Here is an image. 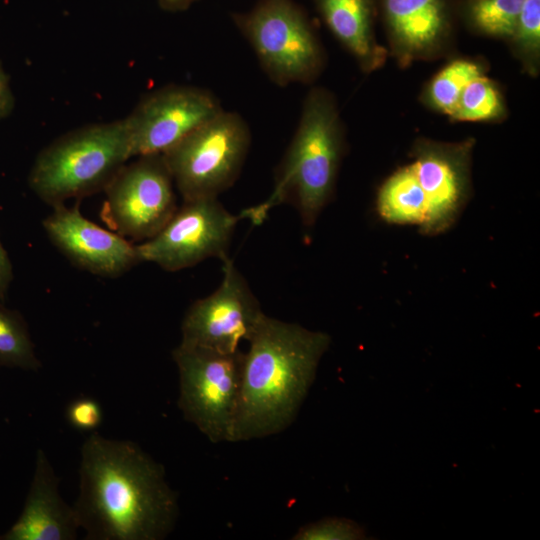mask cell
<instances>
[{
  "mask_svg": "<svg viewBox=\"0 0 540 540\" xmlns=\"http://www.w3.org/2000/svg\"><path fill=\"white\" fill-rule=\"evenodd\" d=\"M79 480L73 507L86 540H160L174 528L177 495L164 467L136 443L92 433Z\"/></svg>",
  "mask_w": 540,
  "mask_h": 540,
  "instance_id": "6da1fadb",
  "label": "cell"
},
{
  "mask_svg": "<svg viewBox=\"0 0 540 540\" xmlns=\"http://www.w3.org/2000/svg\"><path fill=\"white\" fill-rule=\"evenodd\" d=\"M248 343L233 442L277 434L294 421L330 337L265 315Z\"/></svg>",
  "mask_w": 540,
  "mask_h": 540,
  "instance_id": "7a4b0ae2",
  "label": "cell"
},
{
  "mask_svg": "<svg viewBox=\"0 0 540 540\" xmlns=\"http://www.w3.org/2000/svg\"><path fill=\"white\" fill-rule=\"evenodd\" d=\"M344 151V131L331 92L313 87L306 95L295 134L278 167L270 196L245 209L242 218L259 223L281 203L293 205L311 227L332 198Z\"/></svg>",
  "mask_w": 540,
  "mask_h": 540,
  "instance_id": "3957f363",
  "label": "cell"
},
{
  "mask_svg": "<svg viewBox=\"0 0 540 540\" xmlns=\"http://www.w3.org/2000/svg\"><path fill=\"white\" fill-rule=\"evenodd\" d=\"M132 158L125 119L69 132L36 157L28 185L51 207L104 191Z\"/></svg>",
  "mask_w": 540,
  "mask_h": 540,
  "instance_id": "277c9868",
  "label": "cell"
},
{
  "mask_svg": "<svg viewBox=\"0 0 540 540\" xmlns=\"http://www.w3.org/2000/svg\"><path fill=\"white\" fill-rule=\"evenodd\" d=\"M233 21L276 85L310 84L322 72L323 48L294 0H259L250 11L233 14Z\"/></svg>",
  "mask_w": 540,
  "mask_h": 540,
  "instance_id": "5b68a950",
  "label": "cell"
},
{
  "mask_svg": "<svg viewBox=\"0 0 540 540\" xmlns=\"http://www.w3.org/2000/svg\"><path fill=\"white\" fill-rule=\"evenodd\" d=\"M250 144L243 117L223 109L162 156L183 200L217 198L238 178Z\"/></svg>",
  "mask_w": 540,
  "mask_h": 540,
  "instance_id": "8992f818",
  "label": "cell"
},
{
  "mask_svg": "<svg viewBox=\"0 0 540 540\" xmlns=\"http://www.w3.org/2000/svg\"><path fill=\"white\" fill-rule=\"evenodd\" d=\"M243 356L240 350L222 353L182 342L172 351L179 409L212 443L233 442Z\"/></svg>",
  "mask_w": 540,
  "mask_h": 540,
  "instance_id": "52a82bcc",
  "label": "cell"
},
{
  "mask_svg": "<svg viewBox=\"0 0 540 540\" xmlns=\"http://www.w3.org/2000/svg\"><path fill=\"white\" fill-rule=\"evenodd\" d=\"M174 182L162 154L126 163L104 190L102 219L128 240H147L177 210Z\"/></svg>",
  "mask_w": 540,
  "mask_h": 540,
  "instance_id": "ba28073f",
  "label": "cell"
},
{
  "mask_svg": "<svg viewBox=\"0 0 540 540\" xmlns=\"http://www.w3.org/2000/svg\"><path fill=\"white\" fill-rule=\"evenodd\" d=\"M240 219L217 198L183 200L159 232L136 245L140 261L175 272L210 257L223 260Z\"/></svg>",
  "mask_w": 540,
  "mask_h": 540,
  "instance_id": "9c48e42d",
  "label": "cell"
},
{
  "mask_svg": "<svg viewBox=\"0 0 540 540\" xmlns=\"http://www.w3.org/2000/svg\"><path fill=\"white\" fill-rule=\"evenodd\" d=\"M222 261L219 287L186 311L181 342L234 353L242 341L250 340L265 314L233 261L229 257Z\"/></svg>",
  "mask_w": 540,
  "mask_h": 540,
  "instance_id": "30bf717a",
  "label": "cell"
},
{
  "mask_svg": "<svg viewBox=\"0 0 540 540\" xmlns=\"http://www.w3.org/2000/svg\"><path fill=\"white\" fill-rule=\"evenodd\" d=\"M221 110L219 99L199 87L169 85L155 90L124 118L132 158L165 153Z\"/></svg>",
  "mask_w": 540,
  "mask_h": 540,
  "instance_id": "8fae6325",
  "label": "cell"
},
{
  "mask_svg": "<svg viewBox=\"0 0 540 540\" xmlns=\"http://www.w3.org/2000/svg\"><path fill=\"white\" fill-rule=\"evenodd\" d=\"M473 139L456 143L417 140L412 162L427 200V218L420 228L436 235L448 230L465 206L471 191Z\"/></svg>",
  "mask_w": 540,
  "mask_h": 540,
  "instance_id": "7c38bea8",
  "label": "cell"
},
{
  "mask_svg": "<svg viewBox=\"0 0 540 540\" xmlns=\"http://www.w3.org/2000/svg\"><path fill=\"white\" fill-rule=\"evenodd\" d=\"M391 53L402 67L451 50L460 0H376Z\"/></svg>",
  "mask_w": 540,
  "mask_h": 540,
  "instance_id": "4fadbf2b",
  "label": "cell"
},
{
  "mask_svg": "<svg viewBox=\"0 0 540 540\" xmlns=\"http://www.w3.org/2000/svg\"><path fill=\"white\" fill-rule=\"evenodd\" d=\"M42 225L53 245L72 264L91 274L116 278L141 263L136 245L84 217L79 204L53 206Z\"/></svg>",
  "mask_w": 540,
  "mask_h": 540,
  "instance_id": "5bb4252c",
  "label": "cell"
},
{
  "mask_svg": "<svg viewBox=\"0 0 540 540\" xmlns=\"http://www.w3.org/2000/svg\"><path fill=\"white\" fill-rule=\"evenodd\" d=\"M59 478L45 452L37 451L33 479L23 510L0 540H73L80 529L73 506L58 490Z\"/></svg>",
  "mask_w": 540,
  "mask_h": 540,
  "instance_id": "9a60e30c",
  "label": "cell"
},
{
  "mask_svg": "<svg viewBox=\"0 0 540 540\" xmlns=\"http://www.w3.org/2000/svg\"><path fill=\"white\" fill-rule=\"evenodd\" d=\"M314 3L328 29L361 70L369 73L384 64L387 51L374 33L376 0H314Z\"/></svg>",
  "mask_w": 540,
  "mask_h": 540,
  "instance_id": "2e32d148",
  "label": "cell"
},
{
  "mask_svg": "<svg viewBox=\"0 0 540 540\" xmlns=\"http://www.w3.org/2000/svg\"><path fill=\"white\" fill-rule=\"evenodd\" d=\"M376 209L388 223L423 226L427 200L412 163L399 167L383 182L377 192Z\"/></svg>",
  "mask_w": 540,
  "mask_h": 540,
  "instance_id": "e0dca14e",
  "label": "cell"
},
{
  "mask_svg": "<svg viewBox=\"0 0 540 540\" xmlns=\"http://www.w3.org/2000/svg\"><path fill=\"white\" fill-rule=\"evenodd\" d=\"M482 74L485 69L478 61L455 58L432 77L424 90L423 101L431 109L452 118L465 86Z\"/></svg>",
  "mask_w": 540,
  "mask_h": 540,
  "instance_id": "ac0fdd59",
  "label": "cell"
},
{
  "mask_svg": "<svg viewBox=\"0 0 540 540\" xmlns=\"http://www.w3.org/2000/svg\"><path fill=\"white\" fill-rule=\"evenodd\" d=\"M0 366L26 371L41 367L25 319L20 312L6 307L1 299Z\"/></svg>",
  "mask_w": 540,
  "mask_h": 540,
  "instance_id": "d6986e66",
  "label": "cell"
},
{
  "mask_svg": "<svg viewBox=\"0 0 540 540\" xmlns=\"http://www.w3.org/2000/svg\"><path fill=\"white\" fill-rule=\"evenodd\" d=\"M525 0H463L462 11L479 33L509 40Z\"/></svg>",
  "mask_w": 540,
  "mask_h": 540,
  "instance_id": "ffe728a7",
  "label": "cell"
},
{
  "mask_svg": "<svg viewBox=\"0 0 540 540\" xmlns=\"http://www.w3.org/2000/svg\"><path fill=\"white\" fill-rule=\"evenodd\" d=\"M505 113V102L496 83L482 74L465 86L451 119L491 122L503 118Z\"/></svg>",
  "mask_w": 540,
  "mask_h": 540,
  "instance_id": "44dd1931",
  "label": "cell"
},
{
  "mask_svg": "<svg viewBox=\"0 0 540 540\" xmlns=\"http://www.w3.org/2000/svg\"><path fill=\"white\" fill-rule=\"evenodd\" d=\"M508 41L526 72L536 76L540 63V0H525Z\"/></svg>",
  "mask_w": 540,
  "mask_h": 540,
  "instance_id": "7402d4cb",
  "label": "cell"
},
{
  "mask_svg": "<svg viewBox=\"0 0 540 540\" xmlns=\"http://www.w3.org/2000/svg\"><path fill=\"white\" fill-rule=\"evenodd\" d=\"M365 530L356 522L329 517L308 523L294 534L295 540H356L365 539Z\"/></svg>",
  "mask_w": 540,
  "mask_h": 540,
  "instance_id": "603a6c76",
  "label": "cell"
},
{
  "mask_svg": "<svg viewBox=\"0 0 540 540\" xmlns=\"http://www.w3.org/2000/svg\"><path fill=\"white\" fill-rule=\"evenodd\" d=\"M66 419L77 430L94 431L102 423V408L95 399L80 397L68 405Z\"/></svg>",
  "mask_w": 540,
  "mask_h": 540,
  "instance_id": "cb8c5ba5",
  "label": "cell"
},
{
  "mask_svg": "<svg viewBox=\"0 0 540 540\" xmlns=\"http://www.w3.org/2000/svg\"><path fill=\"white\" fill-rule=\"evenodd\" d=\"M13 265L9 255L0 241V299L5 301L12 283Z\"/></svg>",
  "mask_w": 540,
  "mask_h": 540,
  "instance_id": "d4e9b609",
  "label": "cell"
},
{
  "mask_svg": "<svg viewBox=\"0 0 540 540\" xmlns=\"http://www.w3.org/2000/svg\"><path fill=\"white\" fill-rule=\"evenodd\" d=\"M14 107V98L8 78L0 66V120L7 117Z\"/></svg>",
  "mask_w": 540,
  "mask_h": 540,
  "instance_id": "484cf974",
  "label": "cell"
},
{
  "mask_svg": "<svg viewBox=\"0 0 540 540\" xmlns=\"http://www.w3.org/2000/svg\"><path fill=\"white\" fill-rule=\"evenodd\" d=\"M197 0H158L160 7L166 11L177 12L186 10Z\"/></svg>",
  "mask_w": 540,
  "mask_h": 540,
  "instance_id": "4316f807",
  "label": "cell"
}]
</instances>
